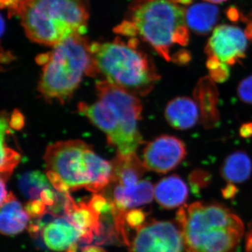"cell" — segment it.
Returning <instances> with one entry per match:
<instances>
[{"mask_svg":"<svg viewBox=\"0 0 252 252\" xmlns=\"http://www.w3.org/2000/svg\"><path fill=\"white\" fill-rule=\"evenodd\" d=\"M114 31L144 39L167 62L172 61V46H187L189 41L185 11L174 0H132Z\"/></svg>","mask_w":252,"mask_h":252,"instance_id":"6da1fadb","label":"cell"},{"mask_svg":"<svg viewBox=\"0 0 252 252\" xmlns=\"http://www.w3.org/2000/svg\"><path fill=\"white\" fill-rule=\"evenodd\" d=\"M95 86L98 101L90 105L81 102L79 112L105 132L119 154L135 153L143 142L137 127L142 111L140 99L106 80L97 81Z\"/></svg>","mask_w":252,"mask_h":252,"instance_id":"7a4b0ae2","label":"cell"},{"mask_svg":"<svg viewBox=\"0 0 252 252\" xmlns=\"http://www.w3.org/2000/svg\"><path fill=\"white\" fill-rule=\"evenodd\" d=\"M126 38L91 43L96 74L100 73L106 81L129 94L146 95L160 75L152 59L139 48L138 38Z\"/></svg>","mask_w":252,"mask_h":252,"instance_id":"3957f363","label":"cell"},{"mask_svg":"<svg viewBox=\"0 0 252 252\" xmlns=\"http://www.w3.org/2000/svg\"><path fill=\"white\" fill-rule=\"evenodd\" d=\"M177 220L187 252H233L243 238V220L217 203L184 205Z\"/></svg>","mask_w":252,"mask_h":252,"instance_id":"277c9868","label":"cell"},{"mask_svg":"<svg viewBox=\"0 0 252 252\" xmlns=\"http://www.w3.org/2000/svg\"><path fill=\"white\" fill-rule=\"evenodd\" d=\"M19 17L31 41L53 47L72 36L84 35L89 5L86 0H29Z\"/></svg>","mask_w":252,"mask_h":252,"instance_id":"5b68a950","label":"cell"},{"mask_svg":"<svg viewBox=\"0 0 252 252\" xmlns=\"http://www.w3.org/2000/svg\"><path fill=\"white\" fill-rule=\"evenodd\" d=\"M90 41L84 35L69 38L37 58L42 64L39 91L46 98L65 100L85 74L96 75Z\"/></svg>","mask_w":252,"mask_h":252,"instance_id":"8992f818","label":"cell"},{"mask_svg":"<svg viewBox=\"0 0 252 252\" xmlns=\"http://www.w3.org/2000/svg\"><path fill=\"white\" fill-rule=\"evenodd\" d=\"M46 167L69 190L85 187L97 192L112 180V164L94 153L90 145L81 140L57 142L46 149Z\"/></svg>","mask_w":252,"mask_h":252,"instance_id":"52a82bcc","label":"cell"},{"mask_svg":"<svg viewBox=\"0 0 252 252\" xmlns=\"http://www.w3.org/2000/svg\"><path fill=\"white\" fill-rule=\"evenodd\" d=\"M132 252H185V240L180 228L165 220H153L138 228Z\"/></svg>","mask_w":252,"mask_h":252,"instance_id":"ba28073f","label":"cell"},{"mask_svg":"<svg viewBox=\"0 0 252 252\" xmlns=\"http://www.w3.org/2000/svg\"><path fill=\"white\" fill-rule=\"evenodd\" d=\"M187 154L183 141L175 136L161 135L144 149L143 163L147 170L165 174L178 166Z\"/></svg>","mask_w":252,"mask_h":252,"instance_id":"9c48e42d","label":"cell"},{"mask_svg":"<svg viewBox=\"0 0 252 252\" xmlns=\"http://www.w3.org/2000/svg\"><path fill=\"white\" fill-rule=\"evenodd\" d=\"M240 28L222 25L213 32L205 49L207 56H215L220 62L233 65L245 56L248 39Z\"/></svg>","mask_w":252,"mask_h":252,"instance_id":"30bf717a","label":"cell"},{"mask_svg":"<svg viewBox=\"0 0 252 252\" xmlns=\"http://www.w3.org/2000/svg\"><path fill=\"white\" fill-rule=\"evenodd\" d=\"M64 213L67 220L80 232L81 240L83 243H91L94 235L100 234L99 215L89 206V203L84 202L76 203L67 193L64 203Z\"/></svg>","mask_w":252,"mask_h":252,"instance_id":"8fae6325","label":"cell"},{"mask_svg":"<svg viewBox=\"0 0 252 252\" xmlns=\"http://www.w3.org/2000/svg\"><path fill=\"white\" fill-rule=\"evenodd\" d=\"M193 96L205 127L210 129L216 127L220 122V112L219 91L215 81L210 77L200 79L194 89Z\"/></svg>","mask_w":252,"mask_h":252,"instance_id":"7c38bea8","label":"cell"},{"mask_svg":"<svg viewBox=\"0 0 252 252\" xmlns=\"http://www.w3.org/2000/svg\"><path fill=\"white\" fill-rule=\"evenodd\" d=\"M42 238L46 247L55 252L67 250L73 244L81 240L79 230L67 217H56L42 230Z\"/></svg>","mask_w":252,"mask_h":252,"instance_id":"4fadbf2b","label":"cell"},{"mask_svg":"<svg viewBox=\"0 0 252 252\" xmlns=\"http://www.w3.org/2000/svg\"><path fill=\"white\" fill-rule=\"evenodd\" d=\"M199 108L195 99L182 96L172 99L165 110V119L177 130H188L198 122Z\"/></svg>","mask_w":252,"mask_h":252,"instance_id":"5bb4252c","label":"cell"},{"mask_svg":"<svg viewBox=\"0 0 252 252\" xmlns=\"http://www.w3.org/2000/svg\"><path fill=\"white\" fill-rule=\"evenodd\" d=\"M154 189L155 187L149 180H140L135 185L130 187L117 185L114 190L113 203L124 211L127 209L142 206L152 201Z\"/></svg>","mask_w":252,"mask_h":252,"instance_id":"9a60e30c","label":"cell"},{"mask_svg":"<svg viewBox=\"0 0 252 252\" xmlns=\"http://www.w3.org/2000/svg\"><path fill=\"white\" fill-rule=\"evenodd\" d=\"M189 196V188L180 176L172 175L162 179L154 189V197L160 206L166 209L182 207Z\"/></svg>","mask_w":252,"mask_h":252,"instance_id":"2e32d148","label":"cell"},{"mask_svg":"<svg viewBox=\"0 0 252 252\" xmlns=\"http://www.w3.org/2000/svg\"><path fill=\"white\" fill-rule=\"evenodd\" d=\"M0 230L3 235H15L27 227L30 216L12 193L1 205Z\"/></svg>","mask_w":252,"mask_h":252,"instance_id":"e0dca14e","label":"cell"},{"mask_svg":"<svg viewBox=\"0 0 252 252\" xmlns=\"http://www.w3.org/2000/svg\"><path fill=\"white\" fill-rule=\"evenodd\" d=\"M218 8L207 3H198L190 6L185 12L186 23L192 31L198 34H206L216 24Z\"/></svg>","mask_w":252,"mask_h":252,"instance_id":"ac0fdd59","label":"cell"},{"mask_svg":"<svg viewBox=\"0 0 252 252\" xmlns=\"http://www.w3.org/2000/svg\"><path fill=\"white\" fill-rule=\"evenodd\" d=\"M220 172L223 180L228 183H243L252 175L251 158L246 152L237 151L225 159Z\"/></svg>","mask_w":252,"mask_h":252,"instance_id":"d6986e66","label":"cell"},{"mask_svg":"<svg viewBox=\"0 0 252 252\" xmlns=\"http://www.w3.org/2000/svg\"><path fill=\"white\" fill-rule=\"evenodd\" d=\"M18 187L25 197L32 200H40L42 193L52 189L48 176L39 171L26 172L18 177Z\"/></svg>","mask_w":252,"mask_h":252,"instance_id":"ffe728a7","label":"cell"},{"mask_svg":"<svg viewBox=\"0 0 252 252\" xmlns=\"http://www.w3.org/2000/svg\"><path fill=\"white\" fill-rule=\"evenodd\" d=\"M21 159V156L12 150L5 147L4 144H1V178L5 181L9 178L13 170L18 165Z\"/></svg>","mask_w":252,"mask_h":252,"instance_id":"44dd1931","label":"cell"},{"mask_svg":"<svg viewBox=\"0 0 252 252\" xmlns=\"http://www.w3.org/2000/svg\"><path fill=\"white\" fill-rule=\"evenodd\" d=\"M228 66L215 56H208L207 67L210 73V77L215 82L223 83L228 79L230 69Z\"/></svg>","mask_w":252,"mask_h":252,"instance_id":"7402d4cb","label":"cell"},{"mask_svg":"<svg viewBox=\"0 0 252 252\" xmlns=\"http://www.w3.org/2000/svg\"><path fill=\"white\" fill-rule=\"evenodd\" d=\"M211 180V175L203 170H194L189 176V182L193 191H198L200 189L205 188Z\"/></svg>","mask_w":252,"mask_h":252,"instance_id":"603a6c76","label":"cell"},{"mask_svg":"<svg viewBox=\"0 0 252 252\" xmlns=\"http://www.w3.org/2000/svg\"><path fill=\"white\" fill-rule=\"evenodd\" d=\"M237 93L241 101L252 104V74L240 81Z\"/></svg>","mask_w":252,"mask_h":252,"instance_id":"cb8c5ba5","label":"cell"},{"mask_svg":"<svg viewBox=\"0 0 252 252\" xmlns=\"http://www.w3.org/2000/svg\"><path fill=\"white\" fill-rule=\"evenodd\" d=\"M29 0H0L1 9H6L9 17L19 16Z\"/></svg>","mask_w":252,"mask_h":252,"instance_id":"d4e9b609","label":"cell"},{"mask_svg":"<svg viewBox=\"0 0 252 252\" xmlns=\"http://www.w3.org/2000/svg\"><path fill=\"white\" fill-rule=\"evenodd\" d=\"M146 214L141 210H132L126 213L125 220L127 225L136 230L144 224Z\"/></svg>","mask_w":252,"mask_h":252,"instance_id":"484cf974","label":"cell"},{"mask_svg":"<svg viewBox=\"0 0 252 252\" xmlns=\"http://www.w3.org/2000/svg\"><path fill=\"white\" fill-rule=\"evenodd\" d=\"M25 210L30 217H41L46 213V205L42 200H32L26 204Z\"/></svg>","mask_w":252,"mask_h":252,"instance_id":"4316f807","label":"cell"},{"mask_svg":"<svg viewBox=\"0 0 252 252\" xmlns=\"http://www.w3.org/2000/svg\"><path fill=\"white\" fill-rule=\"evenodd\" d=\"M190 56L189 53L185 51H178L174 56L172 61L180 64H185L190 61Z\"/></svg>","mask_w":252,"mask_h":252,"instance_id":"83f0119b","label":"cell"},{"mask_svg":"<svg viewBox=\"0 0 252 252\" xmlns=\"http://www.w3.org/2000/svg\"><path fill=\"white\" fill-rule=\"evenodd\" d=\"M238 189L233 184H228L222 190L223 197L225 198H232L238 193Z\"/></svg>","mask_w":252,"mask_h":252,"instance_id":"f1b7e54d","label":"cell"},{"mask_svg":"<svg viewBox=\"0 0 252 252\" xmlns=\"http://www.w3.org/2000/svg\"><path fill=\"white\" fill-rule=\"evenodd\" d=\"M11 127L15 129H20L23 126V117L20 112H14L12 116V122H11Z\"/></svg>","mask_w":252,"mask_h":252,"instance_id":"f546056e","label":"cell"},{"mask_svg":"<svg viewBox=\"0 0 252 252\" xmlns=\"http://www.w3.org/2000/svg\"><path fill=\"white\" fill-rule=\"evenodd\" d=\"M240 135L244 138H248L252 136V122L243 124L240 128Z\"/></svg>","mask_w":252,"mask_h":252,"instance_id":"4dcf8cb0","label":"cell"},{"mask_svg":"<svg viewBox=\"0 0 252 252\" xmlns=\"http://www.w3.org/2000/svg\"><path fill=\"white\" fill-rule=\"evenodd\" d=\"M81 252H107V251L101 247L91 245V246L84 247L81 250Z\"/></svg>","mask_w":252,"mask_h":252,"instance_id":"1f68e13d","label":"cell"},{"mask_svg":"<svg viewBox=\"0 0 252 252\" xmlns=\"http://www.w3.org/2000/svg\"><path fill=\"white\" fill-rule=\"evenodd\" d=\"M7 195L8 194L7 191H6V181L1 178V200H0L1 205L4 203L5 199L6 198Z\"/></svg>","mask_w":252,"mask_h":252,"instance_id":"d6a6232c","label":"cell"},{"mask_svg":"<svg viewBox=\"0 0 252 252\" xmlns=\"http://www.w3.org/2000/svg\"><path fill=\"white\" fill-rule=\"evenodd\" d=\"M248 21V25H247V29L245 31V34L249 39L252 40V13L250 15V18H247Z\"/></svg>","mask_w":252,"mask_h":252,"instance_id":"836d02e7","label":"cell"},{"mask_svg":"<svg viewBox=\"0 0 252 252\" xmlns=\"http://www.w3.org/2000/svg\"><path fill=\"white\" fill-rule=\"evenodd\" d=\"M205 1H209V2L217 3V4H218V3L223 2V1H227V0H205Z\"/></svg>","mask_w":252,"mask_h":252,"instance_id":"e575fe53","label":"cell"}]
</instances>
